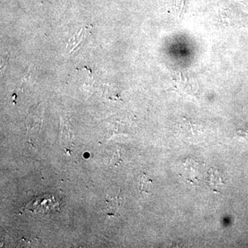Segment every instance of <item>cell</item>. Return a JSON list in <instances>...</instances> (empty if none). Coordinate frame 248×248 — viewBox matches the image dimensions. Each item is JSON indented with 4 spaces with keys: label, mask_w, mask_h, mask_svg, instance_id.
I'll return each mask as SVG.
<instances>
[{
    "label": "cell",
    "mask_w": 248,
    "mask_h": 248,
    "mask_svg": "<svg viewBox=\"0 0 248 248\" xmlns=\"http://www.w3.org/2000/svg\"><path fill=\"white\" fill-rule=\"evenodd\" d=\"M60 200L53 195L44 194L35 197L24 206V210L38 215H48L57 212L60 208Z\"/></svg>",
    "instance_id": "6da1fadb"
},
{
    "label": "cell",
    "mask_w": 248,
    "mask_h": 248,
    "mask_svg": "<svg viewBox=\"0 0 248 248\" xmlns=\"http://www.w3.org/2000/svg\"><path fill=\"white\" fill-rule=\"evenodd\" d=\"M209 186L215 192H218L220 189L224 185V182L222 180L221 174L218 170L210 169L209 170Z\"/></svg>",
    "instance_id": "7a4b0ae2"
},
{
    "label": "cell",
    "mask_w": 248,
    "mask_h": 248,
    "mask_svg": "<svg viewBox=\"0 0 248 248\" xmlns=\"http://www.w3.org/2000/svg\"><path fill=\"white\" fill-rule=\"evenodd\" d=\"M42 115H43V111H42V108L40 107H37L34 110L31 111L27 117V124L28 128H32L40 126L42 122V117H43Z\"/></svg>",
    "instance_id": "3957f363"
},
{
    "label": "cell",
    "mask_w": 248,
    "mask_h": 248,
    "mask_svg": "<svg viewBox=\"0 0 248 248\" xmlns=\"http://www.w3.org/2000/svg\"><path fill=\"white\" fill-rule=\"evenodd\" d=\"M88 31L87 29L84 28L81 29V30L76 34L70 40V45H71V48H70V51H73L76 50L77 48L79 47V45H81L84 41L85 37H86V31Z\"/></svg>",
    "instance_id": "277c9868"
},
{
    "label": "cell",
    "mask_w": 248,
    "mask_h": 248,
    "mask_svg": "<svg viewBox=\"0 0 248 248\" xmlns=\"http://www.w3.org/2000/svg\"><path fill=\"white\" fill-rule=\"evenodd\" d=\"M151 184L152 181L151 179H148L146 174H143L140 180V191L141 192L149 193L150 190H151Z\"/></svg>",
    "instance_id": "5b68a950"
}]
</instances>
